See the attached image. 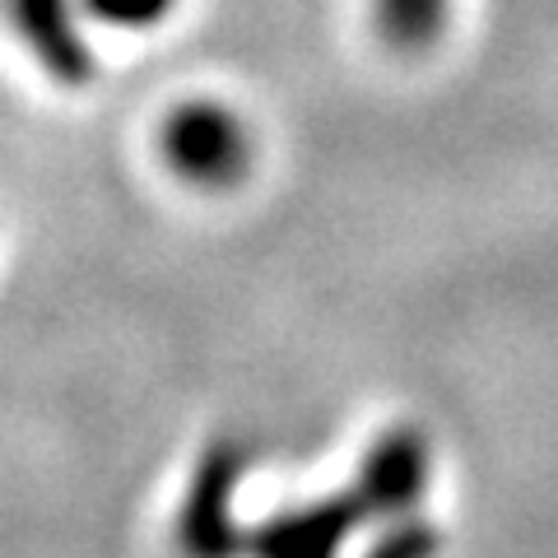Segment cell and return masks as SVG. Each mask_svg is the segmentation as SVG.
<instances>
[{
	"label": "cell",
	"instance_id": "obj_2",
	"mask_svg": "<svg viewBox=\"0 0 558 558\" xmlns=\"http://www.w3.org/2000/svg\"><path fill=\"white\" fill-rule=\"evenodd\" d=\"M247 475V451L215 442L191 470L178 508V549L186 558H242L247 526L238 521V488Z\"/></svg>",
	"mask_w": 558,
	"mask_h": 558
},
{
	"label": "cell",
	"instance_id": "obj_4",
	"mask_svg": "<svg viewBox=\"0 0 558 558\" xmlns=\"http://www.w3.org/2000/svg\"><path fill=\"white\" fill-rule=\"evenodd\" d=\"M363 508L354 494H326L293 508L270 512L247 531V558H340L344 545L363 526Z\"/></svg>",
	"mask_w": 558,
	"mask_h": 558
},
{
	"label": "cell",
	"instance_id": "obj_7",
	"mask_svg": "<svg viewBox=\"0 0 558 558\" xmlns=\"http://www.w3.org/2000/svg\"><path fill=\"white\" fill-rule=\"evenodd\" d=\"M442 545H447V535L433 521H424L418 512H405V517L381 521V531L373 535L363 558H438Z\"/></svg>",
	"mask_w": 558,
	"mask_h": 558
},
{
	"label": "cell",
	"instance_id": "obj_6",
	"mask_svg": "<svg viewBox=\"0 0 558 558\" xmlns=\"http://www.w3.org/2000/svg\"><path fill=\"white\" fill-rule=\"evenodd\" d=\"M373 24L396 57H424L442 43L451 0H373Z\"/></svg>",
	"mask_w": 558,
	"mask_h": 558
},
{
	"label": "cell",
	"instance_id": "obj_1",
	"mask_svg": "<svg viewBox=\"0 0 558 558\" xmlns=\"http://www.w3.org/2000/svg\"><path fill=\"white\" fill-rule=\"evenodd\" d=\"M163 163L196 191H233L252 172V131L229 102L191 98L172 108L159 131Z\"/></svg>",
	"mask_w": 558,
	"mask_h": 558
},
{
	"label": "cell",
	"instance_id": "obj_3",
	"mask_svg": "<svg viewBox=\"0 0 558 558\" xmlns=\"http://www.w3.org/2000/svg\"><path fill=\"white\" fill-rule=\"evenodd\" d=\"M428 475H433L428 438L414 424H396L363 451L349 494L359 498L368 521H391V517L418 512V502L428 494Z\"/></svg>",
	"mask_w": 558,
	"mask_h": 558
},
{
	"label": "cell",
	"instance_id": "obj_8",
	"mask_svg": "<svg viewBox=\"0 0 558 558\" xmlns=\"http://www.w3.org/2000/svg\"><path fill=\"white\" fill-rule=\"evenodd\" d=\"M84 5H89L94 20L112 24V28L135 33V28H154V24H163L168 14H172V5H178V0H84Z\"/></svg>",
	"mask_w": 558,
	"mask_h": 558
},
{
	"label": "cell",
	"instance_id": "obj_5",
	"mask_svg": "<svg viewBox=\"0 0 558 558\" xmlns=\"http://www.w3.org/2000/svg\"><path fill=\"white\" fill-rule=\"evenodd\" d=\"M10 14L24 33L28 51L38 57V65L57 84L84 89V84L94 80V51L84 43L70 0H10Z\"/></svg>",
	"mask_w": 558,
	"mask_h": 558
}]
</instances>
